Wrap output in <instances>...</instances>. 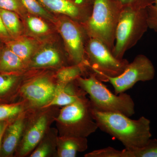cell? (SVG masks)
<instances>
[{
    "mask_svg": "<svg viewBox=\"0 0 157 157\" xmlns=\"http://www.w3.org/2000/svg\"><path fill=\"white\" fill-rule=\"evenodd\" d=\"M63 59L55 48L46 47L39 51L31 58L29 68L40 69L45 68H54L65 67Z\"/></svg>",
    "mask_w": 157,
    "mask_h": 157,
    "instance_id": "cell-14",
    "label": "cell"
},
{
    "mask_svg": "<svg viewBox=\"0 0 157 157\" xmlns=\"http://www.w3.org/2000/svg\"><path fill=\"white\" fill-rule=\"evenodd\" d=\"M155 73V70L151 61L144 55L140 54L129 63L119 76L111 77L101 75L97 77L101 81L109 82L114 88L115 94L117 95L132 88L138 82L152 80Z\"/></svg>",
    "mask_w": 157,
    "mask_h": 157,
    "instance_id": "cell-8",
    "label": "cell"
},
{
    "mask_svg": "<svg viewBox=\"0 0 157 157\" xmlns=\"http://www.w3.org/2000/svg\"><path fill=\"white\" fill-rule=\"evenodd\" d=\"M148 29L147 9H122L116 30L113 55L123 59L125 52L137 44Z\"/></svg>",
    "mask_w": 157,
    "mask_h": 157,
    "instance_id": "cell-5",
    "label": "cell"
},
{
    "mask_svg": "<svg viewBox=\"0 0 157 157\" xmlns=\"http://www.w3.org/2000/svg\"><path fill=\"white\" fill-rule=\"evenodd\" d=\"M9 47L29 67L34 49L33 43L28 39H15L7 42Z\"/></svg>",
    "mask_w": 157,
    "mask_h": 157,
    "instance_id": "cell-20",
    "label": "cell"
},
{
    "mask_svg": "<svg viewBox=\"0 0 157 157\" xmlns=\"http://www.w3.org/2000/svg\"><path fill=\"white\" fill-rule=\"evenodd\" d=\"M20 73H0V98L11 94L19 96L23 84L29 78H22Z\"/></svg>",
    "mask_w": 157,
    "mask_h": 157,
    "instance_id": "cell-17",
    "label": "cell"
},
{
    "mask_svg": "<svg viewBox=\"0 0 157 157\" xmlns=\"http://www.w3.org/2000/svg\"><path fill=\"white\" fill-rule=\"evenodd\" d=\"M85 54L88 68L97 76H119L129 63L126 59L116 58L103 42L95 38L89 39L86 45Z\"/></svg>",
    "mask_w": 157,
    "mask_h": 157,
    "instance_id": "cell-7",
    "label": "cell"
},
{
    "mask_svg": "<svg viewBox=\"0 0 157 157\" xmlns=\"http://www.w3.org/2000/svg\"><path fill=\"white\" fill-rule=\"evenodd\" d=\"M55 122L60 136L87 138L98 128L90 102L86 96L62 107Z\"/></svg>",
    "mask_w": 157,
    "mask_h": 157,
    "instance_id": "cell-3",
    "label": "cell"
},
{
    "mask_svg": "<svg viewBox=\"0 0 157 157\" xmlns=\"http://www.w3.org/2000/svg\"><path fill=\"white\" fill-rule=\"evenodd\" d=\"M92 113L98 128L119 140L125 148L143 147L151 139V121L144 117L132 120L120 113L101 111L92 107Z\"/></svg>",
    "mask_w": 157,
    "mask_h": 157,
    "instance_id": "cell-1",
    "label": "cell"
},
{
    "mask_svg": "<svg viewBox=\"0 0 157 157\" xmlns=\"http://www.w3.org/2000/svg\"><path fill=\"white\" fill-rule=\"evenodd\" d=\"M89 68L84 64L71 65L59 68L55 74L57 82L61 84L68 83L75 81L76 78L82 76Z\"/></svg>",
    "mask_w": 157,
    "mask_h": 157,
    "instance_id": "cell-19",
    "label": "cell"
},
{
    "mask_svg": "<svg viewBox=\"0 0 157 157\" xmlns=\"http://www.w3.org/2000/svg\"><path fill=\"white\" fill-rule=\"evenodd\" d=\"M11 37L9 32L5 27L3 24L2 20L0 15V38L6 40V39H10Z\"/></svg>",
    "mask_w": 157,
    "mask_h": 157,
    "instance_id": "cell-30",
    "label": "cell"
},
{
    "mask_svg": "<svg viewBox=\"0 0 157 157\" xmlns=\"http://www.w3.org/2000/svg\"><path fill=\"white\" fill-rule=\"evenodd\" d=\"M87 95L76 80L65 84L58 83L56 91L51 101L45 107H63L74 103Z\"/></svg>",
    "mask_w": 157,
    "mask_h": 157,
    "instance_id": "cell-13",
    "label": "cell"
},
{
    "mask_svg": "<svg viewBox=\"0 0 157 157\" xmlns=\"http://www.w3.org/2000/svg\"><path fill=\"white\" fill-rule=\"evenodd\" d=\"M9 124V123H8L5 126L2 131L1 134H0V151H1V148H2V144L3 138V137H4V134H5L6 128H7V126H8V124Z\"/></svg>",
    "mask_w": 157,
    "mask_h": 157,
    "instance_id": "cell-31",
    "label": "cell"
},
{
    "mask_svg": "<svg viewBox=\"0 0 157 157\" xmlns=\"http://www.w3.org/2000/svg\"><path fill=\"white\" fill-rule=\"evenodd\" d=\"M59 32L72 65L84 64L88 66L85 48L90 37L83 24L66 16L60 23Z\"/></svg>",
    "mask_w": 157,
    "mask_h": 157,
    "instance_id": "cell-10",
    "label": "cell"
},
{
    "mask_svg": "<svg viewBox=\"0 0 157 157\" xmlns=\"http://www.w3.org/2000/svg\"><path fill=\"white\" fill-rule=\"evenodd\" d=\"M25 9L33 14L39 15L49 20L52 17L47 10L41 5L38 0H20Z\"/></svg>",
    "mask_w": 157,
    "mask_h": 157,
    "instance_id": "cell-24",
    "label": "cell"
},
{
    "mask_svg": "<svg viewBox=\"0 0 157 157\" xmlns=\"http://www.w3.org/2000/svg\"><path fill=\"white\" fill-rule=\"evenodd\" d=\"M58 82L53 76L38 74L30 76L23 84L19 97L29 108L45 107L54 96Z\"/></svg>",
    "mask_w": 157,
    "mask_h": 157,
    "instance_id": "cell-9",
    "label": "cell"
},
{
    "mask_svg": "<svg viewBox=\"0 0 157 157\" xmlns=\"http://www.w3.org/2000/svg\"><path fill=\"white\" fill-rule=\"evenodd\" d=\"M28 26L31 32L36 34H44L49 30L48 25L41 18L36 16L28 17L26 21Z\"/></svg>",
    "mask_w": 157,
    "mask_h": 157,
    "instance_id": "cell-25",
    "label": "cell"
},
{
    "mask_svg": "<svg viewBox=\"0 0 157 157\" xmlns=\"http://www.w3.org/2000/svg\"><path fill=\"white\" fill-rule=\"evenodd\" d=\"M76 81L89 96L93 108L105 112L120 113L129 117L135 114V103L131 96L125 92L113 94L94 73L91 72L88 77L79 76Z\"/></svg>",
    "mask_w": 157,
    "mask_h": 157,
    "instance_id": "cell-2",
    "label": "cell"
},
{
    "mask_svg": "<svg viewBox=\"0 0 157 157\" xmlns=\"http://www.w3.org/2000/svg\"><path fill=\"white\" fill-rule=\"evenodd\" d=\"M27 67V65L7 46L1 52L0 73H21Z\"/></svg>",
    "mask_w": 157,
    "mask_h": 157,
    "instance_id": "cell-18",
    "label": "cell"
},
{
    "mask_svg": "<svg viewBox=\"0 0 157 157\" xmlns=\"http://www.w3.org/2000/svg\"><path fill=\"white\" fill-rule=\"evenodd\" d=\"M29 109L23 101L12 104L0 105V121L13 119L19 114Z\"/></svg>",
    "mask_w": 157,
    "mask_h": 157,
    "instance_id": "cell-22",
    "label": "cell"
},
{
    "mask_svg": "<svg viewBox=\"0 0 157 157\" xmlns=\"http://www.w3.org/2000/svg\"><path fill=\"white\" fill-rule=\"evenodd\" d=\"M125 157H157V139H151L143 147L134 149H124Z\"/></svg>",
    "mask_w": 157,
    "mask_h": 157,
    "instance_id": "cell-23",
    "label": "cell"
},
{
    "mask_svg": "<svg viewBox=\"0 0 157 157\" xmlns=\"http://www.w3.org/2000/svg\"><path fill=\"white\" fill-rule=\"evenodd\" d=\"M59 107L54 106L27 109L22 136L15 152L16 156L29 157L55 121Z\"/></svg>",
    "mask_w": 157,
    "mask_h": 157,
    "instance_id": "cell-6",
    "label": "cell"
},
{
    "mask_svg": "<svg viewBox=\"0 0 157 157\" xmlns=\"http://www.w3.org/2000/svg\"><path fill=\"white\" fill-rule=\"evenodd\" d=\"M146 9L148 28L157 32V0Z\"/></svg>",
    "mask_w": 157,
    "mask_h": 157,
    "instance_id": "cell-29",
    "label": "cell"
},
{
    "mask_svg": "<svg viewBox=\"0 0 157 157\" xmlns=\"http://www.w3.org/2000/svg\"><path fill=\"white\" fill-rule=\"evenodd\" d=\"M8 123V122L6 121H0V134L4 129L5 126Z\"/></svg>",
    "mask_w": 157,
    "mask_h": 157,
    "instance_id": "cell-32",
    "label": "cell"
},
{
    "mask_svg": "<svg viewBox=\"0 0 157 157\" xmlns=\"http://www.w3.org/2000/svg\"><path fill=\"white\" fill-rule=\"evenodd\" d=\"M58 136V131L56 128H50L29 157H56L57 141Z\"/></svg>",
    "mask_w": 157,
    "mask_h": 157,
    "instance_id": "cell-16",
    "label": "cell"
},
{
    "mask_svg": "<svg viewBox=\"0 0 157 157\" xmlns=\"http://www.w3.org/2000/svg\"><path fill=\"white\" fill-rule=\"evenodd\" d=\"M87 148L86 137L58 136L56 157H75L77 153L85 151Z\"/></svg>",
    "mask_w": 157,
    "mask_h": 157,
    "instance_id": "cell-15",
    "label": "cell"
},
{
    "mask_svg": "<svg viewBox=\"0 0 157 157\" xmlns=\"http://www.w3.org/2000/svg\"><path fill=\"white\" fill-rule=\"evenodd\" d=\"M0 9L13 11L17 14L25 10L20 0H0Z\"/></svg>",
    "mask_w": 157,
    "mask_h": 157,
    "instance_id": "cell-28",
    "label": "cell"
},
{
    "mask_svg": "<svg viewBox=\"0 0 157 157\" xmlns=\"http://www.w3.org/2000/svg\"><path fill=\"white\" fill-rule=\"evenodd\" d=\"M82 2L86 3V4H89V5H93L94 0H80Z\"/></svg>",
    "mask_w": 157,
    "mask_h": 157,
    "instance_id": "cell-33",
    "label": "cell"
},
{
    "mask_svg": "<svg viewBox=\"0 0 157 157\" xmlns=\"http://www.w3.org/2000/svg\"><path fill=\"white\" fill-rule=\"evenodd\" d=\"M28 109L8 124L3 137L0 151V155L2 156H12L16 151L22 136Z\"/></svg>",
    "mask_w": 157,
    "mask_h": 157,
    "instance_id": "cell-12",
    "label": "cell"
},
{
    "mask_svg": "<svg viewBox=\"0 0 157 157\" xmlns=\"http://www.w3.org/2000/svg\"><path fill=\"white\" fill-rule=\"evenodd\" d=\"M122 9H146L154 3V0H114Z\"/></svg>",
    "mask_w": 157,
    "mask_h": 157,
    "instance_id": "cell-27",
    "label": "cell"
},
{
    "mask_svg": "<svg viewBox=\"0 0 157 157\" xmlns=\"http://www.w3.org/2000/svg\"><path fill=\"white\" fill-rule=\"evenodd\" d=\"M46 10L83 24L89 18L93 5L80 0H38Z\"/></svg>",
    "mask_w": 157,
    "mask_h": 157,
    "instance_id": "cell-11",
    "label": "cell"
},
{
    "mask_svg": "<svg viewBox=\"0 0 157 157\" xmlns=\"http://www.w3.org/2000/svg\"><path fill=\"white\" fill-rule=\"evenodd\" d=\"M3 24L11 37L17 36L21 31V25L17 13L0 9Z\"/></svg>",
    "mask_w": 157,
    "mask_h": 157,
    "instance_id": "cell-21",
    "label": "cell"
},
{
    "mask_svg": "<svg viewBox=\"0 0 157 157\" xmlns=\"http://www.w3.org/2000/svg\"><path fill=\"white\" fill-rule=\"evenodd\" d=\"M85 157H125L123 150H118L113 147H109L97 150L84 155Z\"/></svg>",
    "mask_w": 157,
    "mask_h": 157,
    "instance_id": "cell-26",
    "label": "cell"
},
{
    "mask_svg": "<svg viewBox=\"0 0 157 157\" xmlns=\"http://www.w3.org/2000/svg\"><path fill=\"white\" fill-rule=\"evenodd\" d=\"M122 10L114 0H94L90 16L82 24L90 38L100 40L111 51Z\"/></svg>",
    "mask_w": 157,
    "mask_h": 157,
    "instance_id": "cell-4",
    "label": "cell"
}]
</instances>
